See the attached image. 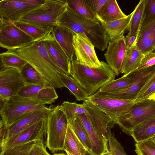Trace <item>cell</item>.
<instances>
[{"mask_svg":"<svg viewBox=\"0 0 155 155\" xmlns=\"http://www.w3.org/2000/svg\"><path fill=\"white\" fill-rule=\"evenodd\" d=\"M46 34L14 51L36 70L45 85L62 88L64 86L60 75L66 74L55 63L47 50L43 42Z\"/></svg>","mask_w":155,"mask_h":155,"instance_id":"1","label":"cell"},{"mask_svg":"<svg viewBox=\"0 0 155 155\" xmlns=\"http://www.w3.org/2000/svg\"><path fill=\"white\" fill-rule=\"evenodd\" d=\"M57 25L67 28L75 34H85L94 47L102 51L107 48L109 38L97 18L91 19L81 15L68 5L58 19Z\"/></svg>","mask_w":155,"mask_h":155,"instance_id":"2","label":"cell"},{"mask_svg":"<svg viewBox=\"0 0 155 155\" xmlns=\"http://www.w3.org/2000/svg\"><path fill=\"white\" fill-rule=\"evenodd\" d=\"M97 68L89 67L73 60L71 62L70 75L86 92L88 96L115 79L116 76L107 63L101 61Z\"/></svg>","mask_w":155,"mask_h":155,"instance_id":"3","label":"cell"},{"mask_svg":"<svg viewBox=\"0 0 155 155\" xmlns=\"http://www.w3.org/2000/svg\"><path fill=\"white\" fill-rule=\"evenodd\" d=\"M67 6L65 0H45L43 4L26 14L18 21L51 28L56 25Z\"/></svg>","mask_w":155,"mask_h":155,"instance_id":"4","label":"cell"},{"mask_svg":"<svg viewBox=\"0 0 155 155\" xmlns=\"http://www.w3.org/2000/svg\"><path fill=\"white\" fill-rule=\"evenodd\" d=\"M68 123L60 105L51 108L47 120L45 145L54 153L64 150Z\"/></svg>","mask_w":155,"mask_h":155,"instance_id":"5","label":"cell"},{"mask_svg":"<svg viewBox=\"0 0 155 155\" xmlns=\"http://www.w3.org/2000/svg\"><path fill=\"white\" fill-rule=\"evenodd\" d=\"M49 108L45 105L38 104L18 95L12 97L7 100L6 105L0 114L4 129L10 126L22 116L28 113L47 110Z\"/></svg>","mask_w":155,"mask_h":155,"instance_id":"6","label":"cell"},{"mask_svg":"<svg viewBox=\"0 0 155 155\" xmlns=\"http://www.w3.org/2000/svg\"><path fill=\"white\" fill-rule=\"evenodd\" d=\"M155 117V100L134 103L130 111L116 122L122 131L130 135L132 129L143 121Z\"/></svg>","mask_w":155,"mask_h":155,"instance_id":"7","label":"cell"},{"mask_svg":"<svg viewBox=\"0 0 155 155\" xmlns=\"http://www.w3.org/2000/svg\"><path fill=\"white\" fill-rule=\"evenodd\" d=\"M87 99L116 122L126 115L134 104L133 101L107 97L95 93Z\"/></svg>","mask_w":155,"mask_h":155,"instance_id":"8","label":"cell"},{"mask_svg":"<svg viewBox=\"0 0 155 155\" xmlns=\"http://www.w3.org/2000/svg\"><path fill=\"white\" fill-rule=\"evenodd\" d=\"M0 30V47L15 51L29 45L32 38L10 21L3 20Z\"/></svg>","mask_w":155,"mask_h":155,"instance_id":"9","label":"cell"},{"mask_svg":"<svg viewBox=\"0 0 155 155\" xmlns=\"http://www.w3.org/2000/svg\"><path fill=\"white\" fill-rule=\"evenodd\" d=\"M75 61L84 65L97 68L101 65L92 43L84 34H75L73 39Z\"/></svg>","mask_w":155,"mask_h":155,"instance_id":"10","label":"cell"},{"mask_svg":"<svg viewBox=\"0 0 155 155\" xmlns=\"http://www.w3.org/2000/svg\"><path fill=\"white\" fill-rule=\"evenodd\" d=\"M134 80L127 87L122 90L111 93H97L104 96L134 101L144 84L155 74V65L133 71Z\"/></svg>","mask_w":155,"mask_h":155,"instance_id":"11","label":"cell"},{"mask_svg":"<svg viewBox=\"0 0 155 155\" xmlns=\"http://www.w3.org/2000/svg\"><path fill=\"white\" fill-rule=\"evenodd\" d=\"M47 117L25 129L2 144V149L12 148L31 141L41 140L45 143Z\"/></svg>","mask_w":155,"mask_h":155,"instance_id":"12","label":"cell"},{"mask_svg":"<svg viewBox=\"0 0 155 155\" xmlns=\"http://www.w3.org/2000/svg\"><path fill=\"white\" fill-rule=\"evenodd\" d=\"M89 138L91 151L96 155H103L108 151L107 138L86 113L77 114Z\"/></svg>","mask_w":155,"mask_h":155,"instance_id":"13","label":"cell"},{"mask_svg":"<svg viewBox=\"0 0 155 155\" xmlns=\"http://www.w3.org/2000/svg\"><path fill=\"white\" fill-rule=\"evenodd\" d=\"M26 85L19 70L7 68L0 73V96L8 100Z\"/></svg>","mask_w":155,"mask_h":155,"instance_id":"14","label":"cell"},{"mask_svg":"<svg viewBox=\"0 0 155 155\" xmlns=\"http://www.w3.org/2000/svg\"><path fill=\"white\" fill-rule=\"evenodd\" d=\"M17 95L44 105L53 103L58 98L54 88L44 84H26Z\"/></svg>","mask_w":155,"mask_h":155,"instance_id":"15","label":"cell"},{"mask_svg":"<svg viewBox=\"0 0 155 155\" xmlns=\"http://www.w3.org/2000/svg\"><path fill=\"white\" fill-rule=\"evenodd\" d=\"M125 36L120 35L110 40L104 56L107 64L118 76L120 73L121 67L127 47Z\"/></svg>","mask_w":155,"mask_h":155,"instance_id":"16","label":"cell"},{"mask_svg":"<svg viewBox=\"0 0 155 155\" xmlns=\"http://www.w3.org/2000/svg\"><path fill=\"white\" fill-rule=\"evenodd\" d=\"M51 109L50 108L47 110L35 111L28 113L22 116L9 127L4 128L2 144L25 129L46 118Z\"/></svg>","mask_w":155,"mask_h":155,"instance_id":"17","label":"cell"},{"mask_svg":"<svg viewBox=\"0 0 155 155\" xmlns=\"http://www.w3.org/2000/svg\"><path fill=\"white\" fill-rule=\"evenodd\" d=\"M40 5L25 2L22 0L0 1V16L3 20L13 23Z\"/></svg>","mask_w":155,"mask_h":155,"instance_id":"18","label":"cell"},{"mask_svg":"<svg viewBox=\"0 0 155 155\" xmlns=\"http://www.w3.org/2000/svg\"><path fill=\"white\" fill-rule=\"evenodd\" d=\"M53 27L45 35L44 45L55 63L66 74L70 75L71 62L55 38L52 31Z\"/></svg>","mask_w":155,"mask_h":155,"instance_id":"19","label":"cell"},{"mask_svg":"<svg viewBox=\"0 0 155 155\" xmlns=\"http://www.w3.org/2000/svg\"><path fill=\"white\" fill-rule=\"evenodd\" d=\"M82 104L86 111V114L107 138L108 133L116 124L115 121L87 99L83 101Z\"/></svg>","mask_w":155,"mask_h":155,"instance_id":"20","label":"cell"},{"mask_svg":"<svg viewBox=\"0 0 155 155\" xmlns=\"http://www.w3.org/2000/svg\"><path fill=\"white\" fill-rule=\"evenodd\" d=\"M52 31L55 38L71 62L74 60L73 39L75 33L67 28L58 25L53 27Z\"/></svg>","mask_w":155,"mask_h":155,"instance_id":"21","label":"cell"},{"mask_svg":"<svg viewBox=\"0 0 155 155\" xmlns=\"http://www.w3.org/2000/svg\"><path fill=\"white\" fill-rule=\"evenodd\" d=\"M135 42L143 54L155 51V21L139 31Z\"/></svg>","mask_w":155,"mask_h":155,"instance_id":"22","label":"cell"},{"mask_svg":"<svg viewBox=\"0 0 155 155\" xmlns=\"http://www.w3.org/2000/svg\"><path fill=\"white\" fill-rule=\"evenodd\" d=\"M143 55L142 52L136 46L135 42L131 47H127L120 73L127 74L137 69L140 63Z\"/></svg>","mask_w":155,"mask_h":155,"instance_id":"23","label":"cell"},{"mask_svg":"<svg viewBox=\"0 0 155 155\" xmlns=\"http://www.w3.org/2000/svg\"><path fill=\"white\" fill-rule=\"evenodd\" d=\"M133 11L124 18L109 22L100 21L110 40L124 34L128 31Z\"/></svg>","mask_w":155,"mask_h":155,"instance_id":"24","label":"cell"},{"mask_svg":"<svg viewBox=\"0 0 155 155\" xmlns=\"http://www.w3.org/2000/svg\"><path fill=\"white\" fill-rule=\"evenodd\" d=\"M130 135L136 143L147 139L155 136V117L147 119L136 126Z\"/></svg>","mask_w":155,"mask_h":155,"instance_id":"25","label":"cell"},{"mask_svg":"<svg viewBox=\"0 0 155 155\" xmlns=\"http://www.w3.org/2000/svg\"><path fill=\"white\" fill-rule=\"evenodd\" d=\"M127 16L120 8L116 0H108L96 17L100 21L109 22L122 19Z\"/></svg>","mask_w":155,"mask_h":155,"instance_id":"26","label":"cell"},{"mask_svg":"<svg viewBox=\"0 0 155 155\" xmlns=\"http://www.w3.org/2000/svg\"><path fill=\"white\" fill-rule=\"evenodd\" d=\"M133 71L121 78L114 79L101 87L96 93H111L124 90L129 86L134 81Z\"/></svg>","mask_w":155,"mask_h":155,"instance_id":"27","label":"cell"},{"mask_svg":"<svg viewBox=\"0 0 155 155\" xmlns=\"http://www.w3.org/2000/svg\"><path fill=\"white\" fill-rule=\"evenodd\" d=\"M60 80L64 87L69 90L78 101H84L88 97L86 91L70 75L62 74L60 75Z\"/></svg>","mask_w":155,"mask_h":155,"instance_id":"28","label":"cell"},{"mask_svg":"<svg viewBox=\"0 0 155 155\" xmlns=\"http://www.w3.org/2000/svg\"><path fill=\"white\" fill-rule=\"evenodd\" d=\"M64 149L73 155H83L87 149L68 125L64 143Z\"/></svg>","mask_w":155,"mask_h":155,"instance_id":"29","label":"cell"},{"mask_svg":"<svg viewBox=\"0 0 155 155\" xmlns=\"http://www.w3.org/2000/svg\"><path fill=\"white\" fill-rule=\"evenodd\" d=\"M13 23L30 36L33 41L43 36L53 27H45L19 21Z\"/></svg>","mask_w":155,"mask_h":155,"instance_id":"30","label":"cell"},{"mask_svg":"<svg viewBox=\"0 0 155 155\" xmlns=\"http://www.w3.org/2000/svg\"><path fill=\"white\" fill-rule=\"evenodd\" d=\"M68 126L85 148L91 151V145L89 138L77 114L74 118L68 121Z\"/></svg>","mask_w":155,"mask_h":155,"instance_id":"31","label":"cell"},{"mask_svg":"<svg viewBox=\"0 0 155 155\" xmlns=\"http://www.w3.org/2000/svg\"><path fill=\"white\" fill-rule=\"evenodd\" d=\"M147 100H155V74L141 87L133 102L135 103Z\"/></svg>","mask_w":155,"mask_h":155,"instance_id":"32","label":"cell"},{"mask_svg":"<svg viewBox=\"0 0 155 155\" xmlns=\"http://www.w3.org/2000/svg\"><path fill=\"white\" fill-rule=\"evenodd\" d=\"M0 56L6 68H13L20 71L27 63L13 51L8 50L2 53Z\"/></svg>","mask_w":155,"mask_h":155,"instance_id":"33","label":"cell"},{"mask_svg":"<svg viewBox=\"0 0 155 155\" xmlns=\"http://www.w3.org/2000/svg\"><path fill=\"white\" fill-rule=\"evenodd\" d=\"M144 3L145 0H140L133 11L127 34L130 36L136 35L137 36L141 24Z\"/></svg>","mask_w":155,"mask_h":155,"instance_id":"34","label":"cell"},{"mask_svg":"<svg viewBox=\"0 0 155 155\" xmlns=\"http://www.w3.org/2000/svg\"><path fill=\"white\" fill-rule=\"evenodd\" d=\"M20 71L26 84H45L39 73L28 63L24 65Z\"/></svg>","mask_w":155,"mask_h":155,"instance_id":"35","label":"cell"},{"mask_svg":"<svg viewBox=\"0 0 155 155\" xmlns=\"http://www.w3.org/2000/svg\"><path fill=\"white\" fill-rule=\"evenodd\" d=\"M68 5L80 15L93 19L97 18L88 7L85 0H65Z\"/></svg>","mask_w":155,"mask_h":155,"instance_id":"36","label":"cell"},{"mask_svg":"<svg viewBox=\"0 0 155 155\" xmlns=\"http://www.w3.org/2000/svg\"><path fill=\"white\" fill-rule=\"evenodd\" d=\"M60 106L65 114L68 122L74 118L77 114H86L82 104L75 102L65 101L62 103Z\"/></svg>","mask_w":155,"mask_h":155,"instance_id":"37","label":"cell"},{"mask_svg":"<svg viewBox=\"0 0 155 155\" xmlns=\"http://www.w3.org/2000/svg\"><path fill=\"white\" fill-rule=\"evenodd\" d=\"M154 21L155 0H145L144 7L139 31Z\"/></svg>","mask_w":155,"mask_h":155,"instance_id":"38","label":"cell"},{"mask_svg":"<svg viewBox=\"0 0 155 155\" xmlns=\"http://www.w3.org/2000/svg\"><path fill=\"white\" fill-rule=\"evenodd\" d=\"M135 152L138 155H155V136L136 143Z\"/></svg>","mask_w":155,"mask_h":155,"instance_id":"39","label":"cell"},{"mask_svg":"<svg viewBox=\"0 0 155 155\" xmlns=\"http://www.w3.org/2000/svg\"><path fill=\"white\" fill-rule=\"evenodd\" d=\"M108 152L103 155H126L124 147L112 133L111 130L108 133Z\"/></svg>","mask_w":155,"mask_h":155,"instance_id":"40","label":"cell"},{"mask_svg":"<svg viewBox=\"0 0 155 155\" xmlns=\"http://www.w3.org/2000/svg\"><path fill=\"white\" fill-rule=\"evenodd\" d=\"M34 141L30 142L10 148L1 149L0 155H27Z\"/></svg>","mask_w":155,"mask_h":155,"instance_id":"41","label":"cell"},{"mask_svg":"<svg viewBox=\"0 0 155 155\" xmlns=\"http://www.w3.org/2000/svg\"><path fill=\"white\" fill-rule=\"evenodd\" d=\"M143 54L140 63L137 69L146 68L155 64V51H150Z\"/></svg>","mask_w":155,"mask_h":155,"instance_id":"42","label":"cell"},{"mask_svg":"<svg viewBox=\"0 0 155 155\" xmlns=\"http://www.w3.org/2000/svg\"><path fill=\"white\" fill-rule=\"evenodd\" d=\"M44 144L41 140L35 141L27 155H51L47 151Z\"/></svg>","mask_w":155,"mask_h":155,"instance_id":"43","label":"cell"},{"mask_svg":"<svg viewBox=\"0 0 155 155\" xmlns=\"http://www.w3.org/2000/svg\"><path fill=\"white\" fill-rule=\"evenodd\" d=\"M90 10L97 17L100 14L108 0H85Z\"/></svg>","mask_w":155,"mask_h":155,"instance_id":"44","label":"cell"},{"mask_svg":"<svg viewBox=\"0 0 155 155\" xmlns=\"http://www.w3.org/2000/svg\"><path fill=\"white\" fill-rule=\"evenodd\" d=\"M137 38V35L130 36L127 35L125 37V41L127 47H131L134 43Z\"/></svg>","mask_w":155,"mask_h":155,"instance_id":"45","label":"cell"},{"mask_svg":"<svg viewBox=\"0 0 155 155\" xmlns=\"http://www.w3.org/2000/svg\"><path fill=\"white\" fill-rule=\"evenodd\" d=\"M23 1L37 5H40L45 2V0H22Z\"/></svg>","mask_w":155,"mask_h":155,"instance_id":"46","label":"cell"},{"mask_svg":"<svg viewBox=\"0 0 155 155\" xmlns=\"http://www.w3.org/2000/svg\"><path fill=\"white\" fill-rule=\"evenodd\" d=\"M7 101V100L0 96V115L6 105Z\"/></svg>","mask_w":155,"mask_h":155,"instance_id":"47","label":"cell"},{"mask_svg":"<svg viewBox=\"0 0 155 155\" xmlns=\"http://www.w3.org/2000/svg\"><path fill=\"white\" fill-rule=\"evenodd\" d=\"M4 125L0 115V136L3 138Z\"/></svg>","mask_w":155,"mask_h":155,"instance_id":"48","label":"cell"},{"mask_svg":"<svg viewBox=\"0 0 155 155\" xmlns=\"http://www.w3.org/2000/svg\"><path fill=\"white\" fill-rule=\"evenodd\" d=\"M6 68H7L5 67L4 64L0 56V73L4 70Z\"/></svg>","mask_w":155,"mask_h":155,"instance_id":"49","label":"cell"},{"mask_svg":"<svg viewBox=\"0 0 155 155\" xmlns=\"http://www.w3.org/2000/svg\"><path fill=\"white\" fill-rule=\"evenodd\" d=\"M83 155H96L91 151L88 149H86Z\"/></svg>","mask_w":155,"mask_h":155,"instance_id":"50","label":"cell"},{"mask_svg":"<svg viewBox=\"0 0 155 155\" xmlns=\"http://www.w3.org/2000/svg\"><path fill=\"white\" fill-rule=\"evenodd\" d=\"M3 142V138L0 136V146H2Z\"/></svg>","mask_w":155,"mask_h":155,"instance_id":"51","label":"cell"},{"mask_svg":"<svg viewBox=\"0 0 155 155\" xmlns=\"http://www.w3.org/2000/svg\"><path fill=\"white\" fill-rule=\"evenodd\" d=\"M52 155H67V154L64 153H55Z\"/></svg>","mask_w":155,"mask_h":155,"instance_id":"52","label":"cell"},{"mask_svg":"<svg viewBox=\"0 0 155 155\" xmlns=\"http://www.w3.org/2000/svg\"><path fill=\"white\" fill-rule=\"evenodd\" d=\"M3 20L2 19L1 17H0V30H1V28L2 27V26L3 23Z\"/></svg>","mask_w":155,"mask_h":155,"instance_id":"53","label":"cell"},{"mask_svg":"<svg viewBox=\"0 0 155 155\" xmlns=\"http://www.w3.org/2000/svg\"><path fill=\"white\" fill-rule=\"evenodd\" d=\"M63 150H64L66 152V153L67 154V155H73L69 152L67 150L65 149H64Z\"/></svg>","mask_w":155,"mask_h":155,"instance_id":"54","label":"cell"},{"mask_svg":"<svg viewBox=\"0 0 155 155\" xmlns=\"http://www.w3.org/2000/svg\"><path fill=\"white\" fill-rule=\"evenodd\" d=\"M1 149V147L0 146V149Z\"/></svg>","mask_w":155,"mask_h":155,"instance_id":"55","label":"cell"},{"mask_svg":"<svg viewBox=\"0 0 155 155\" xmlns=\"http://www.w3.org/2000/svg\"></svg>","mask_w":155,"mask_h":155,"instance_id":"56","label":"cell"},{"mask_svg":"<svg viewBox=\"0 0 155 155\" xmlns=\"http://www.w3.org/2000/svg\"><path fill=\"white\" fill-rule=\"evenodd\" d=\"M126 155H127V154Z\"/></svg>","mask_w":155,"mask_h":155,"instance_id":"57","label":"cell"}]
</instances>
